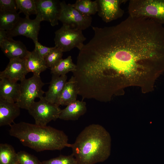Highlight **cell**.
Masks as SVG:
<instances>
[{
	"instance_id": "1",
	"label": "cell",
	"mask_w": 164,
	"mask_h": 164,
	"mask_svg": "<svg viewBox=\"0 0 164 164\" xmlns=\"http://www.w3.org/2000/svg\"><path fill=\"white\" fill-rule=\"evenodd\" d=\"M94 35L85 46L83 66L86 79L110 100L125 89L152 91L164 72V27L152 20L129 16L115 26H92Z\"/></svg>"
},
{
	"instance_id": "2",
	"label": "cell",
	"mask_w": 164,
	"mask_h": 164,
	"mask_svg": "<svg viewBox=\"0 0 164 164\" xmlns=\"http://www.w3.org/2000/svg\"><path fill=\"white\" fill-rule=\"evenodd\" d=\"M111 145L109 133L102 126L93 124L86 127L68 147L71 148L77 164H95L108 158Z\"/></svg>"
},
{
	"instance_id": "3",
	"label": "cell",
	"mask_w": 164,
	"mask_h": 164,
	"mask_svg": "<svg viewBox=\"0 0 164 164\" xmlns=\"http://www.w3.org/2000/svg\"><path fill=\"white\" fill-rule=\"evenodd\" d=\"M10 135L24 146L37 152L61 150L68 147L67 136L62 131L50 126H41L24 122L11 125Z\"/></svg>"
},
{
	"instance_id": "4",
	"label": "cell",
	"mask_w": 164,
	"mask_h": 164,
	"mask_svg": "<svg viewBox=\"0 0 164 164\" xmlns=\"http://www.w3.org/2000/svg\"><path fill=\"white\" fill-rule=\"evenodd\" d=\"M129 15L145 17L164 24V0H130Z\"/></svg>"
},
{
	"instance_id": "5",
	"label": "cell",
	"mask_w": 164,
	"mask_h": 164,
	"mask_svg": "<svg viewBox=\"0 0 164 164\" xmlns=\"http://www.w3.org/2000/svg\"><path fill=\"white\" fill-rule=\"evenodd\" d=\"M55 46L63 52L70 51L75 47L80 50L86 39L82 31L71 28L65 25H63L55 32Z\"/></svg>"
},
{
	"instance_id": "6",
	"label": "cell",
	"mask_w": 164,
	"mask_h": 164,
	"mask_svg": "<svg viewBox=\"0 0 164 164\" xmlns=\"http://www.w3.org/2000/svg\"><path fill=\"white\" fill-rule=\"evenodd\" d=\"M61 110L56 104L48 101L45 97L38 102L34 101L28 110L34 118L35 124L41 126H47L51 121L59 118Z\"/></svg>"
},
{
	"instance_id": "7",
	"label": "cell",
	"mask_w": 164,
	"mask_h": 164,
	"mask_svg": "<svg viewBox=\"0 0 164 164\" xmlns=\"http://www.w3.org/2000/svg\"><path fill=\"white\" fill-rule=\"evenodd\" d=\"M21 94L19 99L17 102L20 108L28 110L29 108L35 101L36 97L42 98L44 93L42 90L45 85L40 76L35 75L28 79H25L20 83Z\"/></svg>"
},
{
	"instance_id": "8",
	"label": "cell",
	"mask_w": 164,
	"mask_h": 164,
	"mask_svg": "<svg viewBox=\"0 0 164 164\" xmlns=\"http://www.w3.org/2000/svg\"><path fill=\"white\" fill-rule=\"evenodd\" d=\"M60 8L59 20L63 25L82 31L91 26V16L81 13L73 8L71 4H67L65 1H63L60 2Z\"/></svg>"
},
{
	"instance_id": "9",
	"label": "cell",
	"mask_w": 164,
	"mask_h": 164,
	"mask_svg": "<svg viewBox=\"0 0 164 164\" xmlns=\"http://www.w3.org/2000/svg\"><path fill=\"white\" fill-rule=\"evenodd\" d=\"M41 21L39 17L36 15L34 19L26 17L20 18L12 30L7 31L8 36L12 38L18 36H24L32 39L35 44L38 42V37Z\"/></svg>"
},
{
	"instance_id": "10",
	"label": "cell",
	"mask_w": 164,
	"mask_h": 164,
	"mask_svg": "<svg viewBox=\"0 0 164 164\" xmlns=\"http://www.w3.org/2000/svg\"><path fill=\"white\" fill-rule=\"evenodd\" d=\"M37 14L41 21L50 22L51 26L58 25L60 2L56 0H35Z\"/></svg>"
},
{
	"instance_id": "11",
	"label": "cell",
	"mask_w": 164,
	"mask_h": 164,
	"mask_svg": "<svg viewBox=\"0 0 164 164\" xmlns=\"http://www.w3.org/2000/svg\"><path fill=\"white\" fill-rule=\"evenodd\" d=\"M98 15L103 21L108 23L122 17L124 11L121 5L127 0H97Z\"/></svg>"
},
{
	"instance_id": "12",
	"label": "cell",
	"mask_w": 164,
	"mask_h": 164,
	"mask_svg": "<svg viewBox=\"0 0 164 164\" xmlns=\"http://www.w3.org/2000/svg\"><path fill=\"white\" fill-rule=\"evenodd\" d=\"M25 59L16 58L9 60L5 69L0 73V78H5L11 81L20 82L26 78L28 73Z\"/></svg>"
},
{
	"instance_id": "13",
	"label": "cell",
	"mask_w": 164,
	"mask_h": 164,
	"mask_svg": "<svg viewBox=\"0 0 164 164\" xmlns=\"http://www.w3.org/2000/svg\"><path fill=\"white\" fill-rule=\"evenodd\" d=\"M0 47L4 54L9 59L20 58L25 59L29 51L20 41L9 37L0 43Z\"/></svg>"
},
{
	"instance_id": "14",
	"label": "cell",
	"mask_w": 164,
	"mask_h": 164,
	"mask_svg": "<svg viewBox=\"0 0 164 164\" xmlns=\"http://www.w3.org/2000/svg\"><path fill=\"white\" fill-rule=\"evenodd\" d=\"M0 80V99L11 102H17L21 94L20 84L5 78Z\"/></svg>"
},
{
	"instance_id": "15",
	"label": "cell",
	"mask_w": 164,
	"mask_h": 164,
	"mask_svg": "<svg viewBox=\"0 0 164 164\" xmlns=\"http://www.w3.org/2000/svg\"><path fill=\"white\" fill-rule=\"evenodd\" d=\"M20 108L17 103L0 99V126L9 125L20 114Z\"/></svg>"
},
{
	"instance_id": "16",
	"label": "cell",
	"mask_w": 164,
	"mask_h": 164,
	"mask_svg": "<svg viewBox=\"0 0 164 164\" xmlns=\"http://www.w3.org/2000/svg\"><path fill=\"white\" fill-rule=\"evenodd\" d=\"M66 75L58 76L52 75L48 90L45 92V97L49 102L56 104L67 82Z\"/></svg>"
},
{
	"instance_id": "17",
	"label": "cell",
	"mask_w": 164,
	"mask_h": 164,
	"mask_svg": "<svg viewBox=\"0 0 164 164\" xmlns=\"http://www.w3.org/2000/svg\"><path fill=\"white\" fill-rule=\"evenodd\" d=\"M87 110L85 102L76 100L61 110L59 118L64 120H77L84 114Z\"/></svg>"
},
{
	"instance_id": "18",
	"label": "cell",
	"mask_w": 164,
	"mask_h": 164,
	"mask_svg": "<svg viewBox=\"0 0 164 164\" xmlns=\"http://www.w3.org/2000/svg\"><path fill=\"white\" fill-rule=\"evenodd\" d=\"M25 60L27 71L28 72H32L33 75L40 76V73L48 68L44 59L39 56L35 49L32 51H29Z\"/></svg>"
},
{
	"instance_id": "19",
	"label": "cell",
	"mask_w": 164,
	"mask_h": 164,
	"mask_svg": "<svg viewBox=\"0 0 164 164\" xmlns=\"http://www.w3.org/2000/svg\"><path fill=\"white\" fill-rule=\"evenodd\" d=\"M78 91L75 80L72 76L66 83L56 104L58 106L66 105L77 100Z\"/></svg>"
},
{
	"instance_id": "20",
	"label": "cell",
	"mask_w": 164,
	"mask_h": 164,
	"mask_svg": "<svg viewBox=\"0 0 164 164\" xmlns=\"http://www.w3.org/2000/svg\"><path fill=\"white\" fill-rule=\"evenodd\" d=\"M20 18L16 11H0V29L11 30Z\"/></svg>"
},
{
	"instance_id": "21",
	"label": "cell",
	"mask_w": 164,
	"mask_h": 164,
	"mask_svg": "<svg viewBox=\"0 0 164 164\" xmlns=\"http://www.w3.org/2000/svg\"><path fill=\"white\" fill-rule=\"evenodd\" d=\"M18 161L17 153L7 143L0 144V164H15Z\"/></svg>"
},
{
	"instance_id": "22",
	"label": "cell",
	"mask_w": 164,
	"mask_h": 164,
	"mask_svg": "<svg viewBox=\"0 0 164 164\" xmlns=\"http://www.w3.org/2000/svg\"><path fill=\"white\" fill-rule=\"evenodd\" d=\"M71 5L75 9L87 16H91L98 12L97 0H77L74 3Z\"/></svg>"
},
{
	"instance_id": "23",
	"label": "cell",
	"mask_w": 164,
	"mask_h": 164,
	"mask_svg": "<svg viewBox=\"0 0 164 164\" xmlns=\"http://www.w3.org/2000/svg\"><path fill=\"white\" fill-rule=\"evenodd\" d=\"M76 64L72 61L71 56H68L65 59H62L55 67L50 69L52 75L60 76L66 75L69 72L72 73L76 69Z\"/></svg>"
},
{
	"instance_id": "24",
	"label": "cell",
	"mask_w": 164,
	"mask_h": 164,
	"mask_svg": "<svg viewBox=\"0 0 164 164\" xmlns=\"http://www.w3.org/2000/svg\"><path fill=\"white\" fill-rule=\"evenodd\" d=\"M18 10L20 13H23L26 17L29 18L32 14H37V9L35 0H15Z\"/></svg>"
},
{
	"instance_id": "25",
	"label": "cell",
	"mask_w": 164,
	"mask_h": 164,
	"mask_svg": "<svg viewBox=\"0 0 164 164\" xmlns=\"http://www.w3.org/2000/svg\"><path fill=\"white\" fill-rule=\"evenodd\" d=\"M63 52L56 46L46 56L44 60L48 68L51 69L57 65L63 59Z\"/></svg>"
},
{
	"instance_id": "26",
	"label": "cell",
	"mask_w": 164,
	"mask_h": 164,
	"mask_svg": "<svg viewBox=\"0 0 164 164\" xmlns=\"http://www.w3.org/2000/svg\"><path fill=\"white\" fill-rule=\"evenodd\" d=\"M40 164H77V163L72 154L69 155H60L57 157L40 162Z\"/></svg>"
},
{
	"instance_id": "27",
	"label": "cell",
	"mask_w": 164,
	"mask_h": 164,
	"mask_svg": "<svg viewBox=\"0 0 164 164\" xmlns=\"http://www.w3.org/2000/svg\"><path fill=\"white\" fill-rule=\"evenodd\" d=\"M18 161L21 164H40L37 158L24 151L17 153Z\"/></svg>"
},
{
	"instance_id": "28",
	"label": "cell",
	"mask_w": 164,
	"mask_h": 164,
	"mask_svg": "<svg viewBox=\"0 0 164 164\" xmlns=\"http://www.w3.org/2000/svg\"><path fill=\"white\" fill-rule=\"evenodd\" d=\"M18 10L15 0H0V11H16Z\"/></svg>"
},
{
	"instance_id": "29",
	"label": "cell",
	"mask_w": 164,
	"mask_h": 164,
	"mask_svg": "<svg viewBox=\"0 0 164 164\" xmlns=\"http://www.w3.org/2000/svg\"><path fill=\"white\" fill-rule=\"evenodd\" d=\"M35 45L34 49L39 56L43 59L53 48V47H49L43 46L38 42L35 43Z\"/></svg>"
},
{
	"instance_id": "30",
	"label": "cell",
	"mask_w": 164,
	"mask_h": 164,
	"mask_svg": "<svg viewBox=\"0 0 164 164\" xmlns=\"http://www.w3.org/2000/svg\"><path fill=\"white\" fill-rule=\"evenodd\" d=\"M8 38L7 31L0 29V43Z\"/></svg>"
},
{
	"instance_id": "31",
	"label": "cell",
	"mask_w": 164,
	"mask_h": 164,
	"mask_svg": "<svg viewBox=\"0 0 164 164\" xmlns=\"http://www.w3.org/2000/svg\"><path fill=\"white\" fill-rule=\"evenodd\" d=\"M15 164H21L18 161Z\"/></svg>"
}]
</instances>
